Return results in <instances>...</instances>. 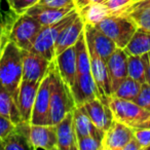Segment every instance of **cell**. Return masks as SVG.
<instances>
[{"label":"cell","instance_id":"cell-1","mask_svg":"<svg viewBox=\"0 0 150 150\" xmlns=\"http://www.w3.org/2000/svg\"><path fill=\"white\" fill-rule=\"evenodd\" d=\"M23 80V52L7 40L0 52V83L17 101L19 86Z\"/></svg>","mask_w":150,"mask_h":150},{"label":"cell","instance_id":"cell-2","mask_svg":"<svg viewBox=\"0 0 150 150\" xmlns=\"http://www.w3.org/2000/svg\"><path fill=\"white\" fill-rule=\"evenodd\" d=\"M109 106L115 120L122 122L131 129L150 127V111L146 110L134 101L111 96L109 98Z\"/></svg>","mask_w":150,"mask_h":150},{"label":"cell","instance_id":"cell-3","mask_svg":"<svg viewBox=\"0 0 150 150\" xmlns=\"http://www.w3.org/2000/svg\"><path fill=\"white\" fill-rule=\"evenodd\" d=\"M57 72L56 62L52 61L45 76L41 80L36 95L33 112L30 123L32 125H52L50 123V98Z\"/></svg>","mask_w":150,"mask_h":150},{"label":"cell","instance_id":"cell-4","mask_svg":"<svg viewBox=\"0 0 150 150\" xmlns=\"http://www.w3.org/2000/svg\"><path fill=\"white\" fill-rule=\"evenodd\" d=\"M41 28L42 26L37 20L25 13L17 16L8 30L3 28L2 30L6 34L7 39L16 43L21 50H31Z\"/></svg>","mask_w":150,"mask_h":150},{"label":"cell","instance_id":"cell-5","mask_svg":"<svg viewBox=\"0 0 150 150\" xmlns=\"http://www.w3.org/2000/svg\"><path fill=\"white\" fill-rule=\"evenodd\" d=\"M77 16L78 11L77 8H75L57 23L42 27L40 29L39 33H38L37 37H36L31 52H34L36 54H40V56L44 57L50 62L54 61V58H56L54 45H56V41L59 34Z\"/></svg>","mask_w":150,"mask_h":150},{"label":"cell","instance_id":"cell-6","mask_svg":"<svg viewBox=\"0 0 150 150\" xmlns=\"http://www.w3.org/2000/svg\"><path fill=\"white\" fill-rule=\"evenodd\" d=\"M97 28L114 41L117 47L125 48L137 30V25L127 15H109L96 24Z\"/></svg>","mask_w":150,"mask_h":150},{"label":"cell","instance_id":"cell-7","mask_svg":"<svg viewBox=\"0 0 150 150\" xmlns=\"http://www.w3.org/2000/svg\"><path fill=\"white\" fill-rule=\"evenodd\" d=\"M57 65V64H56ZM76 107L70 86L61 77L57 68L50 98V123L56 125L67 113L73 111Z\"/></svg>","mask_w":150,"mask_h":150},{"label":"cell","instance_id":"cell-8","mask_svg":"<svg viewBox=\"0 0 150 150\" xmlns=\"http://www.w3.org/2000/svg\"><path fill=\"white\" fill-rule=\"evenodd\" d=\"M88 50L91 60V71H92V75L94 77L98 92L100 94V99L103 102L109 103V98L112 96V86H111L107 63L88 44Z\"/></svg>","mask_w":150,"mask_h":150},{"label":"cell","instance_id":"cell-9","mask_svg":"<svg viewBox=\"0 0 150 150\" xmlns=\"http://www.w3.org/2000/svg\"><path fill=\"white\" fill-rule=\"evenodd\" d=\"M23 80L40 82L45 76L50 61L31 50H23Z\"/></svg>","mask_w":150,"mask_h":150},{"label":"cell","instance_id":"cell-10","mask_svg":"<svg viewBox=\"0 0 150 150\" xmlns=\"http://www.w3.org/2000/svg\"><path fill=\"white\" fill-rule=\"evenodd\" d=\"M134 137V129L117 120H113L104 133L102 150H123V147Z\"/></svg>","mask_w":150,"mask_h":150},{"label":"cell","instance_id":"cell-11","mask_svg":"<svg viewBox=\"0 0 150 150\" xmlns=\"http://www.w3.org/2000/svg\"><path fill=\"white\" fill-rule=\"evenodd\" d=\"M30 144L32 150H58L57 129L54 125H30Z\"/></svg>","mask_w":150,"mask_h":150},{"label":"cell","instance_id":"cell-12","mask_svg":"<svg viewBox=\"0 0 150 150\" xmlns=\"http://www.w3.org/2000/svg\"><path fill=\"white\" fill-rule=\"evenodd\" d=\"M84 34H86V43L92 46L103 60H108L109 57L117 48L114 41L106 34L103 33L101 30H99L95 25L86 24Z\"/></svg>","mask_w":150,"mask_h":150},{"label":"cell","instance_id":"cell-13","mask_svg":"<svg viewBox=\"0 0 150 150\" xmlns=\"http://www.w3.org/2000/svg\"><path fill=\"white\" fill-rule=\"evenodd\" d=\"M76 106H81L95 99H100V94L95 83L92 72L76 74L75 81L71 88Z\"/></svg>","mask_w":150,"mask_h":150},{"label":"cell","instance_id":"cell-14","mask_svg":"<svg viewBox=\"0 0 150 150\" xmlns=\"http://www.w3.org/2000/svg\"><path fill=\"white\" fill-rule=\"evenodd\" d=\"M40 82L22 80L20 84L17 95V104L23 121H26V122L31 121L34 103H35L36 95H37Z\"/></svg>","mask_w":150,"mask_h":150},{"label":"cell","instance_id":"cell-15","mask_svg":"<svg viewBox=\"0 0 150 150\" xmlns=\"http://www.w3.org/2000/svg\"><path fill=\"white\" fill-rule=\"evenodd\" d=\"M127 57L129 56L123 48L117 47L106 61L112 86V94L127 77Z\"/></svg>","mask_w":150,"mask_h":150},{"label":"cell","instance_id":"cell-16","mask_svg":"<svg viewBox=\"0 0 150 150\" xmlns=\"http://www.w3.org/2000/svg\"><path fill=\"white\" fill-rule=\"evenodd\" d=\"M30 122L21 121L0 142V150H32L30 144Z\"/></svg>","mask_w":150,"mask_h":150},{"label":"cell","instance_id":"cell-17","mask_svg":"<svg viewBox=\"0 0 150 150\" xmlns=\"http://www.w3.org/2000/svg\"><path fill=\"white\" fill-rule=\"evenodd\" d=\"M82 106L95 125L103 132H106L114 120L109 103L103 102L101 99L97 98L86 103Z\"/></svg>","mask_w":150,"mask_h":150},{"label":"cell","instance_id":"cell-18","mask_svg":"<svg viewBox=\"0 0 150 150\" xmlns=\"http://www.w3.org/2000/svg\"><path fill=\"white\" fill-rule=\"evenodd\" d=\"M84 26H86V23L78 13L77 17L75 18L69 25H67L59 34L56 41V45H54L56 57L64 52L65 50L75 45L79 36L84 31Z\"/></svg>","mask_w":150,"mask_h":150},{"label":"cell","instance_id":"cell-19","mask_svg":"<svg viewBox=\"0 0 150 150\" xmlns=\"http://www.w3.org/2000/svg\"><path fill=\"white\" fill-rule=\"evenodd\" d=\"M58 150H78L77 135L73 122V112L67 113L56 125Z\"/></svg>","mask_w":150,"mask_h":150},{"label":"cell","instance_id":"cell-20","mask_svg":"<svg viewBox=\"0 0 150 150\" xmlns=\"http://www.w3.org/2000/svg\"><path fill=\"white\" fill-rule=\"evenodd\" d=\"M57 68L61 77L70 86H73L77 73V60H76V50L75 45L65 50L63 52L54 58Z\"/></svg>","mask_w":150,"mask_h":150},{"label":"cell","instance_id":"cell-21","mask_svg":"<svg viewBox=\"0 0 150 150\" xmlns=\"http://www.w3.org/2000/svg\"><path fill=\"white\" fill-rule=\"evenodd\" d=\"M73 122L77 139L81 137H93L102 141L104 133L102 129L97 127L92 121L88 113L86 112L83 106H76L73 109Z\"/></svg>","mask_w":150,"mask_h":150},{"label":"cell","instance_id":"cell-22","mask_svg":"<svg viewBox=\"0 0 150 150\" xmlns=\"http://www.w3.org/2000/svg\"><path fill=\"white\" fill-rule=\"evenodd\" d=\"M73 9L75 8H72V7L57 8V7H50L37 3L34 6H32L31 8L28 9L26 11V13H28L29 16L33 17L35 20H37L40 23V25L42 27H44V26H50L59 22L65 16L71 13Z\"/></svg>","mask_w":150,"mask_h":150},{"label":"cell","instance_id":"cell-23","mask_svg":"<svg viewBox=\"0 0 150 150\" xmlns=\"http://www.w3.org/2000/svg\"><path fill=\"white\" fill-rule=\"evenodd\" d=\"M127 76L137 80L141 84L150 83V66L148 52L141 56L127 57Z\"/></svg>","mask_w":150,"mask_h":150},{"label":"cell","instance_id":"cell-24","mask_svg":"<svg viewBox=\"0 0 150 150\" xmlns=\"http://www.w3.org/2000/svg\"><path fill=\"white\" fill-rule=\"evenodd\" d=\"M0 114L8 118L15 125L21 122L22 116L15 97L0 83Z\"/></svg>","mask_w":150,"mask_h":150},{"label":"cell","instance_id":"cell-25","mask_svg":"<svg viewBox=\"0 0 150 150\" xmlns=\"http://www.w3.org/2000/svg\"><path fill=\"white\" fill-rule=\"evenodd\" d=\"M123 50L129 56H141V54L149 52L150 31L137 28L135 34Z\"/></svg>","mask_w":150,"mask_h":150},{"label":"cell","instance_id":"cell-26","mask_svg":"<svg viewBox=\"0 0 150 150\" xmlns=\"http://www.w3.org/2000/svg\"><path fill=\"white\" fill-rule=\"evenodd\" d=\"M79 16L86 24L96 25L103 19L111 15V11L103 2L91 3L78 11Z\"/></svg>","mask_w":150,"mask_h":150},{"label":"cell","instance_id":"cell-27","mask_svg":"<svg viewBox=\"0 0 150 150\" xmlns=\"http://www.w3.org/2000/svg\"><path fill=\"white\" fill-rule=\"evenodd\" d=\"M141 86L142 84L140 82H138L137 80L127 76L119 84L118 88L114 91L112 96L120 99H125V100L135 101L136 98L138 97V95H139L140 91H141Z\"/></svg>","mask_w":150,"mask_h":150},{"label":"cell","instance_id":"cell-28","mask_svg":"<svg viewBox=\"0 0 150 150\" xmlns=\"http://www.w3.org/2000/svg\"><path fill=\"white\" fill-rule=\"evenodd\" d=\"M125 15L133 20L138 28L150 31V7L135 9Z\"/></svg>","mask_w":150,"mask_h":150},{"label":"cell","instance_id":"cell-29","mask_svg":"<svg viewBox=\"0 0 150 150\" xmlns=\"http://www.w3.org/2000/svg\"><path fill=\"white\" fill-rule=\"evenodd\" d=\"M11 11L15 15H23L29 8L39 2V0H6Z\"/></svg>","mask_w":150,"mask_h":150},{"label":"cell","instance_id":"cell-30","mask_svg":"<svg viewBox=\"0 0 150 150\" xmlns=\"http://www.w3.org/2000/svg\"><path fill=\"white\" fill-rule=\"evenodd\" d=\"M78 150H102V141L93 137H81L77 139Z\"/></svg>","mask_w":150,"mask_h":150},{"label":"cell","instance_id":"cell-31","mask_svg":"<svg viewBox=\"0 0 150 150\" xmlns=\"http://www.w3.org/2000/svg\"><path fill=\"white\" fill-rule=\"evenodd\" d=\"M138 105L150 111V83H143L141 86V91L134 101Z\"/></svg>","mask_w":150,"mask_h":150},{"label":"cell","instance_id":"cell-32","mask_svg":"<svg viewBox=\"0 0 150 150\" xmlns=\"http://www.w3.org/2000/svg\"><path fill=\"white\" fill-rule=\"evenodd\" d=\"M134 137L139 142L142 150L148 149L150 146V127L134 129Z\"/></svg>","mask_w":150,"mask_h":150},{"label":"cell","instance_id":"cell-33","mask_svg":"<svg viewBox=\"0 0 150 150\" xmlns=\"http://www.w3.org/2000/svg\"><path fill=\"white\" fill-rule=\"evenodd\" d=\"M131 1L132 0H104L103 3L108 7L112 15H118Z\"/></svg>","mask_w":150,"mask_h":150},{"label":"cell","instance_id":"cell-34","mask_svg":"<svg viewBox=\"0 0 150 150\" xmlns=\"http://www.w3.org/2000/svg\"><path fill=\"white\" fill-rule=\"evenodd\" d=\"M38 3L42 5H46V6L57 7V8H63V7L76 8L74 0H39Z\"/></svg>","mask_w":150,"mask_h":150},{"label":"cell","instance_id":"cell-35","mask_svg":"<svg viewBox=\"0 0 150 150\" xmlns=\"http://www.w3.org/2000/svg\"><path fill=\"white\" fill-rule=\"evenodd\" d=\"M15 123L5 116L0 114V142L2 141L15 127Z\"/></svg>","mask_w":150,"mask_h":150},{"label":"cell","instance_id":"cell-36","mask_svg":"<svg viewBox=\"0 0 150 150\" xmlns=\"http://www.w3.org/2000/svg\"><path fill=\"white\" fill-rule=\"evenodd\" d=\"M145 7H150V0H136V1L129 2L125 8L121 9L118 15H125V13H129L132 11L139 8H145Z\"/></svg>","mask_w":150,"mask_h":150},{"label":"cell","instance_id":"cell-37","mask_svg":"<svg viewBox=\"0 0 150 150\" xmlns=\"http://www.w3.org/2000/svg\"><path fill=\"white\" fill-rule=\"evenodd\" d=\"M104 0H74L75 6L77 8V11L83 8L84 6L91 4V3H96V2H103Z\"/></svg>","mask_w":150,"mask_h":150},{"label":"cell","instance_id":"cell-38","mask_svg":"<svg viewBox=\"0 0 150 150\" xmlns=\"http://www.w3.org/2000/svg\"><path fill=\"white\" fill-rule=\"evenodd\" d=\"M123 150H142V148L140 146L139 142L136 140V138L133 137L129 140V143L123 147Z\"/></svg>","mask_w":150,"mask_h":150},{"label":"cell","instance_id":"cell-39","mask_svg":"<svg viewBox=\"0 0 150 150\" xmlns=\"http://www.w3.org/2000/svg\"><path fill=\"white\" fill-rule=\"evenodd\" d=\"M6 41H7V39L3 37V35H2V28H1V30H0V52H1V50H2L3 45H4Z\"/></svg>","mask_w":150,"mask_h":150},{"label":"cell","instance_id":"cell-40","mask_svg":"<svg viewBox=\"0 0 150 150\" xmlns=\"http://www.w3.org/2000/svg\"><path fill=\"white\" fill-rule=\"evenodd\" d=\"M148 56H149V66H150V52H148Z\"/></svg>","mask_w":150,"mask_h":150},{"label":"cell","instance_id":"cell-41","mask_svg":"<svg viewBox=\"0 0 150 150\" xmlns=\"http://www.w3.org/2000/svg\"><path fill=\"white\" fill-rule=\"evenodd\" d=\"M147 150H150V146H149V147H148V149Z\"/></svg>","mask_w":150,"mask_h":150},{"label":"cell","instance_id":"cell-42","mask_svg":"<svg viewBox=\"0 0 150 150\" xmlns=\"http://www.w3.org/2000/svg\"><path fill=\"white\" fill-rule=\"evenodd\" d=\"M132 1H135V0H132ZM132 1H131V2H132Z\"/></svg>","mask_w":150,"mask_h":150},{"label":"cell","instance_id":"cell-43","mask_svg":"<svg viewBox=\"0 0 150 150\" xmlns=\"http://www.w3.org/2000/svg\"><path fill=\"white\" fill-rule=\"evenodd\" d=\"M0 30H1V27H0Z\"/></svg>","mask_w":150,"mask_h":150}]
</instances>
